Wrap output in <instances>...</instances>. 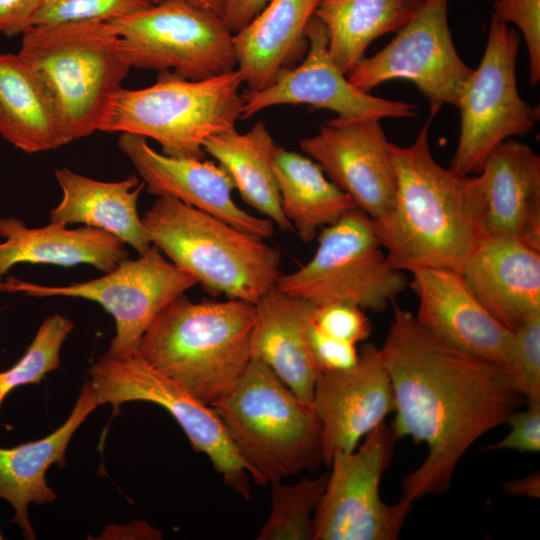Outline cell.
<instances>
[{
	"label": "cell",
	"instance_id": "5",
	"mask_svg": "<svg viewBox=\"0 0 540 540\" xmlns=\"http://www.w3.org/2000/svg\"><path fill=\"white\" fill-rule=\"evenodd\" d=\"M142 222L151 244L212 295L255 304L281 275L277 249L175 198L158 197Z\"/></svg>",
	"mask_w": 540,
	"mask_h": 540
},
{
	"label": "cell",
	"instance_id": "2",
	"mask_svg": "<svg viewBox=\"0 0 540 540\" xmlns=\"http://www.w3.org/2000/svg\"><path fill=\"white\" fill-rule=\"evenodd\" d=\"M431 120L409 146L390 143L395 202L388 215L371 220L395 269L461 273L485 236L486 184L481 173L464 175L436 162L428 140Z\"/></svg>",
	"mask_w": 540,
	"mask_h": 540
},
{
	"label": "cell",
	"instance_id": "43",
	"mask_svg": "<svg viewBox=\"0 0 540 540\" xmlns=\"http://www.w3.org/2000/svg\"><path fill=\"white\" fill-rule=\"evenodd\" d=\"M3 538H4V536H3V534H2V532L0 530V540H2Z\"/></svg>",
	"mask_w": 540,
	"mask_h": 540
},
{
	"label": "cell",
	"instance_id": "25",
	"mask_svg": "<svg viewBox=\"0 0 540 540\" xmlns=\"http://www.w3.org/2000/svg\"><path fill=\"white\" fill-rule=\"evenodd\" d=\"M55 177L62 190V199L50 211V222L80 223L104 230L131 246L139 255L151 247L137 209L145 184L136 175L106 182L59 168Z\"/></svg>",
	"mask_w": 540,
	"mask_h": 540
},
{
	"label": "cell",
	"instance_id": "16",
	"mask_svg": "<svg viewBox=\"0 0 540 540\" xmlns=\"http://www.w3.org/2000/svg\"><path fill=\"white\" fill-rule=\"evenodd\" d=\"M390 143L378 119L335 117L299 146L358 210L379 220L392 210L396 196Z\"/></svg>",
	"mask_w": 540,
	"mask_h": 540
},
{
	"label": "cell",
	"instance_id": "37",
	"mask_svg": "<svg viewBox=\"0 0 540 540\" xmlns=\"http://www.w3.org/2000/svg\"><path fill=\"white\" fill-rule=\"evenodd\" d=\"M307 340L319 372L345 370L358 361L359 350L355 344L325 334L314 324L312 318L307 326Z\"/></svg>",
	"mask_w": 540,
	"mask_h": 540
},
{
	"label": "cell",
	"instance_id": "34",
	"mask_svg": "<svg viewBox=\"0 0 540 540\" xmlns=\"http://www.w3.org/2000/svg\"><path fill=\"white\" fill-rule=\"evenodd\" d=\"M151 5L147 0H43L33 26L107 22Z\"/></svg>",
	"mask_w": 540,
	"mask_h": 540
},
{
	"label": "cell",
	"instance_id": "28",
	"mask_svg": "<svg viewBox=\"0 0 540 540\" xmlns=\"http://www.w3.org/2000/svg\"><path fill=\"white\" fill-rule=\"evenodd\" d=\"M276 147L263 121L256 122L247 132L229 130L208 138L203 144L205 154L226 170L245 203L282 231L293 232L282 211L273 172Z\"/></svg>",
	"mask_w": 540,
	"mask_h": 540
},
{
	"label": "cell",
	"instance_id": "20",
	"mask_svg": "<svg viewBox=\"0 0 540 540\" xmlns=\"http://www.w3.org/2000/svg\"><path fill=\"white\" fill-rule=\"evenodd\" d=\"M461 275L482 305L511 332L540 314V250L520 239L485 235Z\"/></svg>",
	"mask_w": 540,
	"mask_h": 540
},
{
	"label": "cell",
	"instance_id": "23",
	"mask_svg": "<svg viewBox=\"0 0 540 540\" xmlns=\"http://www.w3.org/2000/svg\"><path fill=\"white\" fill-rule=\"evenodd\" d=\"M98 405L96 389L88 380L69 417L59 428L39 440L11 448L0 447V499L13 507L11 521L19 526L26 539L36 538L28 512L30 504L51 503L57 497L46 481L48 468L53 464L61 468L65 465V453L72 436Z\"/></svg>",
	"mask_w": 540,
	"mask_h": 540
},
{
	"label": "cell",
	"instance_id": "8",
	"mask_svg": "<svg viewBox=\"0 0 540 540\" xmlns=\"http://www.w3.org/2000/svg\"><path fill=\"white\" fill-rule=\"evenodd\" d=\"M408 284L387 260L371 218L358 209L322 228L313 257L276 288L316 306L348 303L382 312Z\"/></svg>",
	"mask_w": 540,
	"mask_h": 540
},
{
	"label": "cell",
	"instance_id": "44",
	"mask_svg": "<svg viewBox=\"0 0 540 540\" xmlns=\"http://www.w3.org/2000/svg\"><path fill=\"white\" fill-rule=\"evenodd\" d=\"M0 282H1V279H0Z\"/></svg>",
	"mask_w": 540,
	"mask_h": 540
},
{
	"label": "cell",
	"instance_id": "40",
	"mask_svg": "<svg viewBox=\"0 0 540 540\" xmlns=\"http://www.w3.org/2000/svg\"><path fill=\"white\" fill-rule=\"evenodd\" d=\"M270 0H227L222 18L235 34L242 30Z\"/></svg>",
	"mask_w": 540,
	"mask_h": 540
},
{
	"label": "cell",
	"instance_id": "6",
	"mask_svg": "<svg viewBox=\"0 0 540 540\" xmlns=\"http://www.w3.org/2000/svg\"><path fill=\"white\" fill-rule=\"evenodd\" d=\"M17 53L46 86L71 142L98 131L131 68L107 22L32 26Z\"/></svg>",
	"mask_w": 540,
	"mask_h": 540
},
{
	"label": "cell",
	"instance_id": "13",
	"mask_svg": "<svg viewBox=\"0 0 540 540\" xmlns=\"http://www.w3.org/2000/svg\"><path fill=\"white\" fill-rule=\"evenodd\" d=\"M155 245L137 259H127L103 276L65 286H47L10 277L0 282V292L33 297H73L98 303L112 315L116 333L108 350L112 355L138 351L140 341L155 317L172 301L197 285Z\"/></svg>",
	"mask_w": 540,
	"mask_h": 540
},
{
	"label": "cell",
	"instance_id": "35",
	"mask_svg": "<svg viewBox=\"0 0 540 540\" xmlns=\"http://www.w3.org/2000/svg\"><path fill=\"white\" fill-rule=\"evenodd\" d=\"M492 19L520 29L529 56V84L535 87L540 80V0H495Z\"/></svg>",
	"mask_w": 540,
	"mask_h": 540
},
{
	"label": "cell",
	"instance_id": "19",
	"mask_svg": "<svg viewBox=\"0 0 540 540\" xmlns=\"http://www.w3.org/2000/svg\"><path fill=\"white\" fill-rule=\"evenodd\" d=\"M411 274L420 326L444 343L500 367L513 332L482 305L461 273L417 269Z\"/></svg>",
	"mask_w": 540,
	"mask_h": 540
},
{
	"label": "cell",
	"instance_id": "38",
	"mask_svg": "<svg viewBox=\"0 0 540 540\" xmlns=\"http://www.w3.org/2000/svg\"><path fill=\"white\" fill-rule=\"evenodd\" d=\"M523 411H515L507 420L509 433L499 442L484 447L485 451L510 449L522 453L540 451V401L527 402Z\"/></svg>",
	"mask_w": 540,
	"mask_h": 540
},
{
	"label": "cell",
	"instance_id": "32",
	"mask_svg": "<svg viewBox=\"0 0 540 540\" xmlns=\"http://www.w3.org/2000/svg\"><path fill=\"white\" fill-rule=\"evenodd\" d=\"M74 326L71 319L57 313L42 322L24 355L12 367L0 372V410L12 390L37 384L60 366L61 348Z\"/></svg>",
	"mask_w": 540,
	"mask_h": 540
},
{
	"label": "cell",
	"instance_id": "12",
	"mask_svg": "<svg viewBox=\"0 0 540 540\" xmlns=\"http://www.w3.org/2000/svg\"><path fill=\"white\" fill-rule=\"evenodd\" d=\"M397 441L390 426L378 425L353 451L331 459L327 483L314 517L313 540H395L413 509L402 497L395 504L380 496V481Z\"/></svg>",
	"mask_w": 540,
	"mask_h": 540
},
{
	"label": "cell",
	"instance_id": "14",
	"mask_svg": "<svg viewBox=\"0 0 540 540\" xmlns=\"http://www.w3.org/2000/svg\"><path fill=\"white\" fill-rule=\"evenodd\" d=\"M448 1L423 0L383 49L364 56L349 70L348 80L367 93L390 80H408L427 98L432 118L445 104L457 106L473 69L453 43Z\"/></svg>",
	"mask_w": 540,
	"mask_h": 540
},
{
	"label": "cell",
	"instance_id": "10",
	"mask_svg": "<svg viewBox=\"0 0 540 540\" xmlns=\"http://www.w3.org/2000/svg\"><path fill=\"white\" fill-rule=\"evenodd\" d=\"M520 35L491 19L481 61L460 94V134L450 168L479 174L489 154L507 139L528 134L540 119L539 106L518 92L516 59Z\"/></svg>",
	"mask_w": 540,
	"mask_h": 540
},
{
	"label": "cell",
	"instance_id": "33",
	"mask_svg": "<svg viewBox=\"0 0 540 540\" xmlns=\"http://www.w3.org/2000/svg\"><path fill=\"white\" fill-rule=\"evenodd\" d=\"M499 368L517 394L527 402L540 401V314L513 331L507 357Z\"/></svg>",
	"mask_w": 540,
	"mask_h": 540
},
{
	"label": "cell",
	"instance_id": "29",
	"mask_svg": "<svg viewBox=\"0 0 540 540\" xmlns=\"http://www.w3.org/2000/svg\"><path fill=\"white\" fill-rule=\"evenodd\" d=\"M272 166L282 211L303 242L357 209L309 156L277 145Z\"/></svg>",
	"mask_w": 540,
	"mask_h": 540
},
{
	"label": "cell",
	"instance_id": "21",
	"mask_svg": "<svg viewBox=\"0 0 540 540\" xmlns=\"http://www.w3.org/2000/svg\"><path fill=\"white\" fill-rule=\"evenodd\" d=\"M486 184L485 235H504L540 250V157L510 138L487 157L480 172Z\"/></svg>",
	"mask_w": 540,
	"mask_h": 540
},
{
	"label": "cell",
	"instance_id": "4",
	"mask_svg": "<svg viewBox=\"0 0 540 540\" xmlns=\"http://www.w3.org/2000/svg\"><path fill=\"white\" fill-rule=\"evenodd\" d=\"M211 407L260 485L282 481L323 462L320 420L264 363L251 359L233 388Z\"/></svg>",
	"mask_w": 540,
	"mask_h": 540
},
{
	"label": "cell",
	"instance_id": "26",
	"mask_svg": "<svg viewBox=\"0 0 540 540\" xmlns=\"http://www.w3.org/2000/svg\"><path fill=\"white\" fill-rule=\"evenodd\" d=\"M321 0H270L233 34L237 71L248 90L269 86L289 60L308 47L306 28Z\"/></svg>",
	"mask_w": 540,
	"mask_h": 540
},
{
	"label": "cell",
	"instance_id": "18",
	"mask_svg": "<svg viewBox=\"0 0 540 540\" xmlns=\"http://www.w3.org/2000/svg\"><path fill=\"white\" fill-rule=\"evenodd\" d=\"M119 149L133 164L148 193L175 198L261 239L270 238L274 223L251 215L233 199L234 183L218 163L177 158L155 151L147 139L120 133Z\"/></svg>",
	"mask_w": 540,
	"mask_h": 540
},
{
	"label": "cell",
	"instance_id": "9",
	"mask_svg": "<svg viewBox=\"0 0 540 540\" xmlns=\"http://www.w3.org/2000/svg\"><path fill=\"white\" fill-rule=\"evenodd\" d=\"M131 68L201 80L237 68L233 33L222 16L186 0H167L107 21Z\"/></svg>",
	"mask_w": 540,
	"mask_h": 540
},
{
	"label": "cell",
	"instance_id": "17",
	"mask_svg": "<svg viewBox=\"0 0 540 540\" xmlns=\"http://www.w3.org/2000/svg\"><path fill=\"white\" fill-rule=\"evenodd\" d=\"M312 405L322 427L323 462L329 466L335 453L353 451L395 410L380 348L365 343L353 367L319 372Z\"/></svg>",
	"mask_w": 540,
	"mask_h": 540
},
{
	"label": "cell",
	"instance_id": "11",
	"mask_svg": "<svg viewBox=\"0 0 540 540\" xmlns=\"http://www.w3.org/2000/svg\"><path fill=\"white\" fill-rule=\"evenodd\" d=\"M100 405L155 403L176 420L193 449L205 454L228 487L248 500L250 475L214 409L177 382L152 367L138 351L127 355L105 352L90 367Z\"/></svg>",
	"mask_w": 540,
	"mask_h": 540
},
{
	"label": "cell",
	"instance_id": "30",
	"mask_svg": "<svg viewBox=\"0 0 540 540\" xmlns=\"http://www.w3.org/2000/svg\"><path fill=\"white\" fill-rule=\"evenodd\" d=\"M423 0H321L315 16L325 26L330 55L347 74L377 38L399 31Z\"/></svg>",
	"mask_w": 540,
	"mask_h": 540
},
{
	"label": "cell",
	"instance_id": "39",
	"mask_svg": "<svg viewBox=\"0 0 540 540\" xmlns=\"http://www.w3.org/2000/svg\"><path fill=\"white\" fill-rule=\"evenodd\" d=\"M43 0H0V34L22 35L33 26Z\"/></svg>",
	"mask_w": 540,
	"mask_h": 540
},
{
	"label": "cell",
	"instance_id": "42",
	"mask_svg": "<svg viewBox=\"0 0 540 540\" xmlns=\"http://www.w3.org/2000/svg\"><path fill=\"white\" fill-rule=\"evenodd\" d=\"M150 4H158L167 0H147ZM200 8L214 12L220 16L223 15L227 0H186Z\"/></svg>",
	"mask_w": 540,
	"mask_h": 540
},
{
	"label": "cell",
	"instance_id": "22",
	"mask_svg": "<svg viewBox=\"0 0 540 540\" xmlns=\"http://www.w3.org/2000/svg\"><path fill=\"white\" fill-rule=\"evenodd\" d=\"M254 306L251 359L264 363L297 397L312 404L319 370L308 345L307 326L316 305L275 286Z\"/></svg>",
	"mask_w": 540,
	"mask_h": 540
},
{
	"label": "cell",
	"instance_id": "36",
	"mask_svg": "<svg viewBox=\"0 0 540 540\" xmlns=\"http://www.w3.org/2000/svg\"><path fill=\"white\" fill-rule=\"evenodd\" d=\"M364 311L348 303L326 304L316 306L312 320L325 334L356 345L371 333V324Z\"/></svg>",
	"mask_w": 540,
	"mask_h": 540
},
{
	"label": "cell",
	"instance_id": "1",
	"mask_svg": "<svg viewBox=\"0 0 540 540\" xmlns=\"http://www.w3.org/2000/svg\"><path fill=\"white\" fill-rule=\"evenodd\" d=\"M380 350L395 400L390 427L397 440L410 437L428 448L403 478L402 497L414 502L442 494L467 450L506 423L522 397L498 366L444 343L395 303Z\"/></svg>",
	"mask_w": 540,
	"mask_h": 540
},
{
	"label": "cell",
	"instance_id": "31",
	"mask_svg": "<svg viewBox=\"0 0 540 540\" xmlns=\"http://www.w3.org/2000/svg\"><path fill=\"white\" fill-rule=\"evenodd\" d=\"M328 473L302 478L293 485H271V510L258 540H313L314 517L327 483Z\"/></svg>",
	"mask_w": 540,
	"mask_h": 540
},
{
	"label": "cell",
	"instance_id": "15",
	"mask_svg": "<svg viewBox=\"0 0 540 540\" xmlns=\"http://www.w3.org/2000/svg\"><path fill=\"white\" fill-rule=\"evenodd\" d=\"M307 54L294 68L284 67L267 87L242 93L241 119H248L268 107L307 104L333 111L343 119L410 118L417 106L383 99L354 86L332 59L325 26L314 15L306 28Z\"/></svg>",
	"mask_w": 540,
	"mask_h": 540
},
{
	"label": "cell",
	"instance_id": "24",
	"mask_svg": "<svg viewBox=\"0 0 540 540\" xmlns=\"http://www.w3.org/2000/svg\"><path fill=\"white\" fill-rule=\"evenodd\" d=\"M0 276L17 264H51L70 267L88 264L108 273L129 259L125 243L98 228L69 229L51 222L28 227L14 216L0 218Z\"/></svg>",
	"mask_w": 540,
	"mask_h": 540
},
{
	"label": "cell",
	"instance_id": "3",
	"mask_svg": "<svg viewBox=\"0 0 540 540\" xmlns=\"http://www.w3.org/2000/svg\"><path fill=\"white\" fill-rule=\"evenodd\" d=\"M254 304L191 301L168 304L145 331L139 354L207 405L226 395L251 360Z\"/></svg>",
	"mask_w": 540,
	"mask_h": 540
},
{
	"label": "cell",
	"instance_id": "27",
	"mask_svg": "<svg viewBox=\"0 0 540 540\" xmlns=\"http://www.w3.org/2000/svg\"><path fill=\"white\" fill-rule=\"evenodd\" d=\"M0 136L26 154L71 142L46 86L18 53H0Z\"/></svg>",
	"mask_w": 540,
	"mask_h": 540
},
{
	"label": "cell",
	"instance_id": "41",
	"mask_svg": "<svg viewBox=\"0 0 540 540\" xmlns=\"http://www.w3.org/2000/svg\"><path fill=\"white\" fill-rule=\"evenodd\" d=\"M503 490L508 494L528 497L533 499L540 498V472L536 470L524 477L514 480H508L503 483Z\"/></svg>",
	"mask_w": 540,
	"mask_h": 540
},
{
	"label": "cell",
	"instance_id": "7",
	"mask_svg": "<svg viewBox=\"0 0 540 540\" xmlns=\"http://www.w3.org/2000/svg\"><path fill=\"white\" fill-rule=\"evenodd\" d=\"M242 84L237 69L201 80L158 72L155 83L146 88L119 89L98 131L150 138L167 156L204 159L208 138L236 129L243 107Z\"/></svg>",
	"mask_w": 540,
	"mask_h": 540
}]
</instances>
